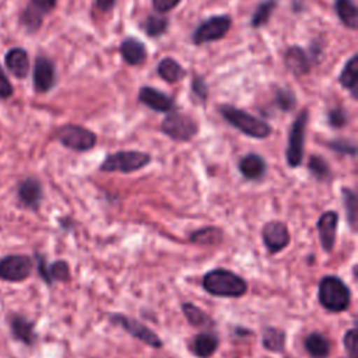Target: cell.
<instances>
[{
  "label": "cell",
  "mask_w": 358,
  "mask_h": 358,
  "mask_svg": "<svg viewBox=\"0 0 358 358\" xmlns=\"http://www.w3.org/2000/svg\"><path fill=\"white\" fill-rule=\"evenodd\" d=\"M201 285L214 296L239 298L248 291V282L236 273L227 268H214L204 274Z\"/></svg>",
  "instance_id": "cell-1"
},
{
  "label": "cell",
  "mask_w": 358,
  "mask_h": 358,
  "mask_svg": "<svg viewBox=\"0 0 358 358\" xmlns=\"http://www.w3.org/2000/svg\"><path fill=\"white\" fill-rule=\"evenodd\" d=\"M317 298L329 312H344L351 303V291L337 275H324L319 282Z\"/></svg>",
  "instance_id": "cell-2"
},
{
  "label": "cell",
  "mask_w": 358,
  "mask_h": 358,
  "mask_svg": "<svg viewBox=\"0 0 358 358\" xmlns=\"http://www.w3.org/2000/svg\"><path fill=\"white\" fill-rule=\"evenodd\" d=\"M222 117L241 133L253 138H266L271 134V127L264 120L231 105L220 108Z\"/></svg>",
  "instance_id": "cell-3"
},
{
  "label": "cell",
  "mask_w": 358,
  "mask_h": 358,
  "mask_svg": "<svg viewBox=\"0 0 358 358\" xmlns=\"http://www.w3.org/2000/svg\"><path fill=\"white\" fill-rule=\"evenodd\" d=\"M150 161H151V157L147 152L137 151V150H126V151H117V152L109 154L101 164L99 169L102 172L130 173L147 166Z\"/></svg>",
  "instance_id": "cell-4"
},
{
  "label": "cell",
  "mask_w": 358,
  "mask_h": 358,
  "mask_svg": "<svg viewBox=\"0 0 358 358\" xmlns=\"http://www.w3.org/2000/svg\"><path fill=\"white\" fill-rule=\"evenodd\" d=\"M306 124H308V110H302L294 120L288 134L285 157H287V164L291 168H296L302 164Z\"/></svg>",
  "instance_id": "cell-5"
},
{
  "label": "cell",
  "mask_w": 358,
  "mask_h": 358,
  "mask_svg": "<svg viewBox=\"0 0 358 358\" xmlns=\"http://www.w3.org/2000/svg\"><path fill=\"white\" fill-rule=\"evenodd\" d=\"M161 130L172 140L189 141L197 134L199 126L193 117L185 113L169 112L161 123Z\"/></svg>",
  "instance_id": "cell-6"
},
{
  "label": "cell",
  "mask_w": 358,
  "mask_h": 358,
  "mask_svg": "<svg viewBox=\"0 0 358 358\" xmlns=\"http://www.w3.org/2000/svg\"><path fill=\"white\" fill-rule=\"evenodd\" d=\"M110 323L115 326L122 327L126 333H129L131 337L143 341L144 344L152 347V348H161L164 345L162 340L158 334H155L150 327H147L144 323H141L137 319L129 317L123 313H112L109 316Z\"/></svg>",
  "instance_id": "cell-7"
},
{
  "label": "cell",
  "mask_w": 358,
  "mask_h": 358,
  "mask_svg": "<svg viewBox=\"0 0 358 358\" xmlns=\"http://www.w3.org/2000/svg\"><path fill=\"white\" fill-rule=\"evenodd\" d=\"M56 136L64 147L80 152L88 151L96 144L95 133L77 124H66L60 127Z\"/></svg>",
  "instance_id": "cell-8"
},
{
  "label": "cell",
  "mask_w": 358,
  "mask_h": 358,
  "mask_svg": "<svg viewBox=\"0 0 358 358\" xmlns=\"http://www.w3.org/2000/svg\"><path fill=\"white\" fill-rule=\"evenodd\" d=\"M34 263L27 255H8L0 259V278L11 282L24 281L31 275Z\"/></svg>",
  "instance_id": "cell-9"
},
{
  "label": "cell",
  "mask_w": 358,
  "mask_h": 358,
  "mask_svg": "<svg viewBox=\"0 0 358 358\" xmlns=\"http://www.w3.org/2000/svg\"><path fill=\"white\" fill-rule=\"evenodd\" d=\"M262 239L270 255H275L285 249L291 241L288 227L282 221H268L262 228Z\"/></svg>",
  "instance_id": "cell-10"
},
{
  "label": "cell",
  "mask_w": 358,
  "mask_h": 358,
  "mask_svg": "<svg viewBox=\"0 0 358 358\" xmlns=\"http://www.w3.org/2000/svg\"><path fill=\"white\" fill-rule=\"evenodd\" d=\"M231 27V18L228 15H215L203 21L193 34V42L196 45L217 41L225 36Z\"/></svg>",
  "instance_id": "cell-11"
},
{
  "label": "cell",
  "mask_w": 358,
  "mask_h": 358,
  "mask_svg": "<svg viewBox=\"0 0 358 358\" xmlns=\"http://www.w3.org/2000/svg\"><path fill=\"white\" fill-rule=\"evenodd\" d=\"M35 259L38 263V273L46 284L52 285L53 281L70 280V267H69L67 262L56 260V262L48 264L46 259L39 253H35Z\"/></svg>",
  "instance_id": "cell-12"
},
{
  "label": "cell",
  "mask_w": 358,
  "mask_h": 358,
  "mask_svg": "<svg viewBox=\"0 0 358 358\" xmlns=\"http://www.w3.org/2000/svg\"><path fill=\"white\" fill-rule=\"evenodd\" d=\"M17 194H18L20 203L24 207L36 210L39 207L41 201H42V197H43L42 185H41V182L36 178L28 176V178L22 179L18 183Z\"/></svg>",
  "instance_id": "cell-13"
},
{
  "label": "cell",
  "mask_w": 358,
  "mask_h": 358,
  "mask_svg": "<svg viewBox=\"0 0 358 358\" xmlns=\"http://www.w3.org/2000/svg\"><path fill=\"white\" fill-rule=\"evenodd\" d=\"M338 225V214L333 210L324 211L317 220V232L322 248L326 252H331L336 243V234Z\"/></svg>",
  "instance_id": "cell-14"
},
{
  "label": "cell",
  "mask_w": 358,
  "mask_h": 358,
  "mask_svg": "<svg viewBox=\"0 0 358 358\" xmlns=\"http://www.w3.org/2000/svg\"><path fill=\"white\" fill-rule=\"evenodd\" d=\"M55 84V66L53 63L43 56H39L35 60L34 67V85L38 92L49 91Z\"/></svg>",
  "instance_id": "cell-15"
},
{
  "label": "cell",
  "mask_w": 358,
  "mask_h": 358,
  "mask_svg": "<svg viewBox=\"0 0 358 358\" xmlns=\"http://www.w3.org/2000/svg\"><path fill=\"white\" fill-rule=\"evenodd\" d=\"M56 0H31L28 8L24 11L22 24L29 31H36L42 22V17L52 11Z\"/></svg>",
  "instance_id": "cell-16"
},
{
  "label": "cell",
  "mask_w": 358,
  "mask_h": 358,
  "mask_svg": "<svg viewBox=\"0 0 358 358\" xmlns=\"http://www.w3.org/2000/svg\"><path fill=\"white\" fill-rule=\"evenodd\" d=\"M138 99L145 106L157 112H171L175 106L173 99L171 96L152 87H143L138 92Z\"/></svg>",
  "instance_id": "cell-17"
},
{
  "label": "cell",
  "mask_w": 358,
  "mask_h": 358,
  "mask_svg": "<svg viewBox=\"0 0 358 358\" xmlns=\"http://www.w3.org/2000/svg\"><path fill=\"white\" fill-rule=\"evenodd\" d=\"M34 327L35 323L32 320H28L22 315H13L10 319V330L13 337L27 345H32L36 340V333Z\"/></svg>",
  "instance_id": "cell-18"
},
{
  "label": "cell",
  "mask_w": 358,
  "mask_h": 358,
  "mask_svg": "<svg viewBox=\"0 0 358 358\" xmlns=\"http://www.w3.org/2000/svg\"><path fill=\"white\" fill-rule=\"evenodd\" d=\"M218 337L214 331L207 330L196 334L190 341L192 352L199 358H208L211 357L218 348Z\"/></svg>",
  "instance_id": "cell-19"
},
{
  "label": "cell",
  "mask_w": 358,
  "mask_h": 358,
  "mask_svg": "<svg viewBox=\"0 0 358 358\" xmlns=\"http://www.w3.org/2000/svg\"><path fill=\"white\" fill-rule=\"evenodd\" d=\"M238 168L243 178L249 179V180H257L266 173L267 165H266V161L263 159V157H260L259 154L250 152L241 158Z\"/></svg>",
  "instance_id": "cell-20"
},
{
  "label": "cell",
  "mask_w": 358,
  "mask_h": 358,
  "mask_svg": "<svg viewBox=\"0 0 358 358\" xmlns=\"http://www.w3.org/2000/svg\"><path fill=\"white\" fill-rule=\"evenodd\" d=\"M120 55L126 63L131 66H137L145 60L147 50L143 42H140L137 38L129 36L123 39V42L120 43Z\"/></svg>",
  "instance_id": "cell-21"
},
{
  "label": "cell",
  "mask_w": 358,
  "mask_h": 358,
  "mask_svg": "<svg viewBox=\"0 0 358 358\" xmlns=\"http://www.w3.org/2000/svg\"><path fill=\"white\" fill-rule=\"evenodd\" d=\"M6 66L7 69L18 78H25L29 70L28 55L21 48H14L6 55Z\"/></svg>",
  "instance_id": "cell-22"
},
{
  "label": "cell",
  "mask_w": 358,
  "mask_h": 358,
  "mask_svg": "<svg viewBox=\"0 0 358 358\" xmlns=\"http://www.w3.org/2000/svg\"><path fill=\"white\" fill-rule=\"evenodd\" d=\"M285 64L295 76L306 74L310 69V62L305 52L298 46H291L285 53Z\"/></svg>",
  "instance_id": "cell-23"
},
{
  "label": "cell",
  "mask_w": 358,
  "mask_h": 358,
  "mask_svg": "<svg viewBox=\"0 0 358 358\" xmlns=\"http://www.w3.org/2000/svg\"><path fill=\"white\" fill-rule=\"evenodd\" d=\"M305 348L313 358H327L330 354V341L322 333L313 331L306 336Z\"/></svg>",
  "instance_id": "cell-24"
},
{
  "label": "cell",
  "mask_w": 358,
  "mask_h": 358,
  "mask_svg": "<svg viewBox=\"0 0 358 358\" xmlns=\"http://www.w3.org/2000/svg\"><path fill=\"white\" fill-rule=\"evenodd\" d=\"M334 8L338 18L345 27L351 29H355L358 27V10L352 0H336Z\"/></svg>",
  "instance_id": "cell-25"
},
{
  "label": "cell",
  "mask_w": 358,
  "mask_h": 358,
  "mask_svg": "<svg viewBox=\"0 0 358 358\" xmlns=\"http://www.w3.org/2000/svg\"><path fill=\"white\" fill-rule=\"evenodd\" d=\"M262 344L271 352H282L285 350V331L278 327H266L263 330Z\"/></svg>",
  "instance_id": "cell-26"
},
{
  "label": "cell",
  "mask_w": 358,
  "mask_h": 358,
  "mask_svg": "<svg viewBox=\"0 0 358 358\" xmlns=\"http://www.w3.org/2000/svg\"><path fill=\"white\" fill-rule=\"evenodd\" d=\"M340 84L350 90L354 96H357V87H358V56L354 55L344 66L340 74Z\"/></svg>",
  "instance_id": "cell-27"
},
{
  "label": "cell",
  "mask_w": 358,
  "mask_h": 358,
  "mask_svg": "<svg viewBox=\"0 0 358 358\" xmlns=\"http://www.w3.org/2000/svg\"><path fill=\"white\" fill-rule=\"evenodd\" d=\"M157 71L159 74V77L168 83H176L179 80L183 78V76L186 74V71L183 70V67L173 59L166 57L162 59L157 67Z\"/></svg>",
  "instance_id": "cell-28"
},
{
  "label": "cell",
  "mask_w": 358,
  "mask_h": 358,
  "mask_svg": "<svg viewBox=\"0 0 358 358\" xmlns=\"http://www.w3.org/2000/svg\"><path fill=\"white\" fill-rule=\"evenodd\" d=\"M189 239L197 245H215L222 241V231L217 227H204L192 232Z\"/></svg>",
  "instance_id": "cell-29"
},
{
  "label": "cell",
  "mask_w": 358,
  "mask_h": 358,
  "mask_svg": "<svg viewBox=\"0 0 358 358\" xmlns=\"http://www.w3.org/2000/svg\"><path fill=\"white\" fill-rule=\"evenodd\" d=\"M182 312L192 326L206 327V326L213 324V319L204 310H201L199 306H196L194 303H190V302L182 303Z\"/></svg>",
  "instance_id": "cell-30"
},
{
  "label": "cell",
  "mask_w": 358,
  "mask_h": 358,
  "mask_svg": "<svg viewBox=\"0 0 358 358\" xmlns=\"http://www.w3.org/2000/svg\"><path fill=\"white\" fill-rule=\"evenodd\" d=\"M341 194H343V203H344V208H345V214H347L348 222L351 225V229L355 231V228H357V217H358L357 194L350 187H343L341 189Z\"/></svg>",
  "instance_id": "cell-31"
},
{
  "label": "cell",
  "mask_w": 358,
  "mask_h": 358,
  "mask_svg": "<svg viewBox=\"0 0 358 358\" xmlns=\"http://www.w3.org/2000/svg\"><path fill=\"white\" fill-rule=\"evenodd\" d=\"M308 168L310 173L317 179V180H326L330 178L331 171L326 159H323L320 155H312L308 162Z\"/></svg>",
  "instance_id": "cell-32"
},
{
  "label": "cell",
  "mask_w": 358,
  "mask_h": 358,
  "mask_svg": "<svg viewBox=\"0 0 358 358\" xmlns=\"http://www.w3.org/2000/svg\"><path fill=\"white\" fill-rule=\"evenodd\" d=\"M275 4H277L275 0H266L262 4H259L252 17V27L257 28V27L264 25L268 21V18L271 17V14L275 8Z\"/></svg>",
  "instance_id": "cell-33"
},
{
  "label": "cell",
  "mask_w": 358,
  "mask_h": 358,
  "mask_svg": "<svg viewBox=\"0 0 358 358\" xmlns=\"http://www.w3.org/2000/svg\"><path fill=\"white\" fill-rule=\"evenodd\" d=\"M168 27V20L162 18V17H157V15H150L145 21L143 28L145 29V32L150 36H158L162 35L166 31Z\"/></svg>",
  "instance_id": "cell-34"
},
{
  "label": "cell",
  "mask_w": 358,
  "mask_h": 358,
  "mask_svg": "<svg viewBox=\"0 0 358 358\" xmlns=\"http://www.w3.org/2000/svg\"><path fill=\"white\" fill-rule=\"evenodd\" d=\"M275 102H277V105L281 110L288 112V110H292L295 108L296 98H295V94L292 91L285 90V88H280L275 92Z\"/></svg>",
  "instance_id": "cell-35"
},
{
  "label": "cell",
  "mask_w": 358,
  "mask_h": 358,
  "mask_svg": "<svg viewBox=\"0 0 358 358\" xmlns=\"http://www.w3.org/2000/svg\"><path fill=\"white\" fill-rule=\"evenodd\" d=\"M329 147L338 152V154H344V155H355L357 154V147L354 143L348 141V140H343V138H338V140H331L329 143Z\"/></svg>",
  "instance_id": "cell-36"
},
{
  "label": "cell",
  "mask_w": 358,
  "mask_h": 358,
  "mask_svg": "<svg viewBox=\"0 0 358 358\" xmlns=\"http://www.w3.org/2000/svg\"><path fill=\"white\" fill-rule=\"evenodd\" d=\"M343 341H344V348L348 352V355L351 358H357V341H358L357 329L347 330V333L344 334Z\"/></svg>",
  "instance_id": "cell-37"
},
{
  "label": "cell",
  "mask_w": 358,
  "mask_h": 358,
  "mask_svg": "<svg viewBox=\"0 0 358 358\" xmlns=\"http://www.w3.org/2000/svg\"><path fill=\"white\" fill-rule=\"evenodd\" d=\"M327 119H329V123L331 127H336V129L343 127L347 123V113L343 109L336 108L329 112Z\"/></svg>",
  "instance_id": "cell-38"
},
{
  "label": "cell",
  "mask_w": 358,
  "mask_h": 358,
  "mask_svg": "<svg viewBox=\"0 0 358 358\" xmlns=\"http://www.w3.org/2000/svg\"><path fill=\"white\" fill-rule=\"evenodd\" d=\"M192 90L193 92L201 99L204 101L207 98V85L204 83V80L201 77H194L192 81Z\"/></svg>",
  "instance_id": "cell-39"
},
{
  "label": "cell",
  "mask_w": 358,
  "mask_h": 358,
  "mask_svg": "<svg viewBox=\"0 0 358 358\" xmlns=\"http://www.w3.org/2000/svg\"><path fill=\"white\" fill-rule=\"evenodd\" d=\"M180 0H152V7L158 13H166L175 8Z\"/></svg>",
  "instance_id": "cell-40"
},
{
  "label": "cell",
  "mask_w": 358,
  "mask_h": 358,
  "mask_svg": "<svg viewBox=\"0 0 358 358\" xmlns=\"http://www.w3.org/2000/svg\"><path fill=\"white\" fill-rule=\"evenodd\" d=\"M11 94H13V85L8 81L3 69L0 67V96L1 98H8V96H11Z\"/></svg>",
  "instance_id": "cell-41"
},
{
  "label": "cell",
  "mask_w": 358,
  "mask_h": 358,
  "mask_svg": "<svg viewBox=\"0 0 358 358\" xmlns=\"http://www.w3.org/2000/svg\"><path fill=\"white\" fill-rule=\"evenodd\" d=\"M116 0H96V6L102 10V11H109L110 8H113Z\"/></svg>",
  "instance_id": "cell-42"
}]
</instances>
